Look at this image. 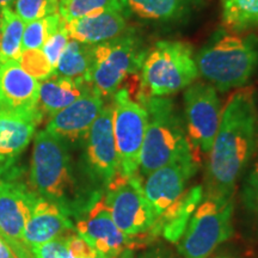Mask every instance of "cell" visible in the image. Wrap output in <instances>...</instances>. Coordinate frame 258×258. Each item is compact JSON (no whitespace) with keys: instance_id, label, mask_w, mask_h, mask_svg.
I'll list each match as a JSON object with an SVG mask.
<instances>
[{"instance_id":"obj_1","label":"cell","mask_w":258,"mask_h":258,"mask_svg":"<svg viewBox=\"0 0 258 258\" xmlns=\"http://www.w3.org/2000/svg\"><path fill=\"white\" fill-rule=\"evenodd\" d=\"M257 152L256 92L251 86H244L232 93L222 110L208 153L203 196L219 201L234 199L238 183Z\"/></svg>"},{"instance_id":"obj_2","label":"cell","mask_w":258,"mask_h":258,"mask_svg":"<svg viewBox=\"0 0 258 258\" xmlns=\"http://www.w3.org/2000/svg\"><path fill=\"white\" fill-rule=\"evenodd\" d=\"M29 186L76 220L103 196L93 190L80 169L77 170L70 147L46 129L34 137Z\"/></svg>"},{"instance_id":"obj_3","label":"cell","mask_w":258,"mask_h":258,"mask_svg":"<svg viewBox=\"0 0 258 258\" xmlns=\"http://www.w3.org/2000/svg\"><path fill=\"white\" fill-rule=\"evenodd\" d=\"M139 102L147 112V127L138 172L144 179L171 161L194 156V153L186 137L184 120L172 99L146 97Z\"/></svg>"},{"instance_id":"obj_4","label":"cell","mask_w":258,"mask_h":258,"mask_svg":"<svg viewBox=\"0 0 258 258\" xmlns=\"http://www.w3.org/2000/svg\"><path fill=\"white\" fill-rule=\"evenodd\" d=\"M195 60L200 76L217 91L244 88L258 69V38L221 34L206 44Z\"/></svg>"},{"instance_id":"obj_5","label":"cell","mask_w":258,"mask_h":258,"mask_svg":"<svg viewBox=\"0 0 258 258\" xmlns=\"http://www.w3.org/2000/svg\"><path fill=\"white\" fill-rule=\"evenodd\" d=\"M139 73L137 101L173 95L191 85L199 77L192 47L180 41L157 42L146 50Z\"/></svg>"},{"instance_id":"obj_6","label":"cell","mask_w":258,"mask_h":258,"mask_svg":"<svg viewBox=\"0 0 258 258\" xmlns=\"http://www.w3.org/2000/svg\"><path fill=\"white\" fill-rule=\"evenodd\" d=\"M146 48L133 31L93 46L90 84L103 99L112 97L129 76L140 72Z\"/></svg>"},{"instance_id":"obj_7","label":"cell","mask_w":258,"mask_h":258,"mask_svg":"<svg viewBox=\"0 0 258 258\" xmlns=\"http://www.w3.org/2000/svg\"><path fill=\"white\" fill-rule=\"evenodd\" d=\"M235 198L227 201L203 196L177 243L180 258H209L233 234Z\"/></svg>"},{"instance_id":"obj_8","label":"cell","mask_w":258,"mask_h":258,"mask_svg":"<svg viewBox=\"0 0 258 258\" xmlns=\"http://www.w3.org/2000/svg\"><path fill=\"white\" fill-rule=\"evenodd\" d=\"M112 133L117 152L120 176L137 175L147 127L145 106L132 96L131 90L121 88L112 96Z\"/></svg>"},{"instance_id":"obj_9","label":"cell","mask_w":258,"mask_h":258,"mask_svg":"<svg viewBox=\"0 0 258 258\" xmlns=\"http://www.w3.org/2000/svg\"><path fill=\"white\" fill-rule=\"evenodd\" d=\"M79 169L93 190L101 195H104L106 189L120 176L112 133L111 103L103 106L84 141Z\"/></svg>"},{"instance_id":"obj_10","label":"cell","mask_w":258,"mask_h":258,"mask_svg":"<svg viewBox=\"0 0 258 258\" xmlns=\"http://www.w3.org/2000/svg\"><path fill=\"white\" fill-rule=\"evenodd\" d=\"M102 199L112 220L124 234L129 237L145 235L147 240L157 219L145 196L143 178L139 173L128 178L118 176Z\"/></svg>"},{"instance_id":"obj_11","label":"cell","mask_w":258,"mask_h":258,"mask_svg":"<svg viewBox=\"0 0 258 258\" xmlns=\"http://www.w3.org/2000/svg\"><path fill=\"white\" fill-rule=\"evenodd\" d=\"M17 173L12 166L0 172V234L16 257L34 258L24 244L23 233L38 196L17 179Z\"/></svg>"},{"instance_id":"obj_12","label":"cell","mask_w":258,"mask_h":258,"mask_svg":"<svg viewBox=\"0 0 258 258\" xmlns=\"http://www.w3.org/2000/svg\"><path fill=\"white\" fill-rule=\"evenodd\" d=\"M221 102L209 83H192L184 92V124L194 156L207 154L221 121Z\"/></svg>"},{"instance_id":"obj_13","label":"cell","mask_w":258,"mask_h":258,"mask_svg":"<svg viewBox=\"0 0 258 258\" xmlns=\"http://www.w3.org/2000/svg\"><path fill=\"white\" fill-rule=\"evenodd\" d=\"M102 198L77 219L74 231L104 258H118L129 250L146 246L144 237H129L116 226Z\"/></svg>"},{"instance_id":"obj_14","label":"cell","mask_w":258,"mask_h":258,"mask_svg":"<svg viewBox=\"0 0 258 258\" xmlns=\"http://www.w3.org/2000/svg\"><path fill=\"white\" fill-rule=\"evenodd\" d=\"M194 156L180 158L160 167L143 179V188L156 219L160 218L184 195L190 179L198 171Z\"/></svg>"},{"instance_id":"obj_15","label":"cell","mask_w":258,"mask_h":258,"mask_svg":"<svg viewBox=\"0 0 258 258\" xmlns=\"http://www.w3.org/2000/svg\"><path fill=\"white\" fill-rule=\"evenodd\" d=\"M104 105V99L92 90L49 117L44 129L63 141L69 147L83 146L93 122L101 114Z\"/></svg>"},{"instance_id":"obj_16","label":"cell","mask_w":258,"mask_h":258,"mask_svg":"<svg viewBox=\"0 0 258 258\" xmlns=\"http://www.w3.org/2000/svg\"><path fill=\"white\" fill-rule=\"evenodd\" d=\"M41 109L0 110V172L14 165L43 120Z\"/></svg>"},{"instance_id":"obj_17","label":"cell","mask_w":258,"mask_h":258,"mask_svg":"<svg viewBox=\"0 0 258 258\" xmlns=\"http://www.w3.org/2000/svg\"><path fill=\"white\" fill-rule=\"evenodd\" d=\"M73 219L56 203L38 196L25 225L23 240L32 250L74 231Z\"/></svg>"},{"instance_id":"obj_18","label":"cell","mask_w":258,"mask_h":258,"mask_svg":"<svg viewBox=\"0 0 258 258\" xmlns=\"http://www.w3.org/2000/svg\"><path fill=\"white\" fill-rule=\"evenodd\" d=\"M40 82L18 61L0 63V110H28L38 106Z\"/></svg>"},{"instance_id":"obj_19","label":"cell","mask_w":258,"mask_h":258,"mask_svg":"<svg viewBox=\"0 0 258 258\" xmlns=\"http://www.w3.org/2000/svg\"><path fill=\"white\" fill-rule=\"evenodd\" d=\"M125 15L123 10H105L70 22L62 19L63 28L72 40L95 46L127 31Z\"/></svg>"},{"instance_id":"obj_20","label":"cell","mask_w":258,"mask_h":258,"mask_svg":"<svg viewBox=\"0 0 258 258\" xmlns=\"http://www.w3.org/2000/svg\"><path fill=\"white\" fill-rule=\"evenodd\" d=\"M92 90L91 84L85 79L69 78L54 74L49 79L40 83L38 108L43 115L51 117Z\"/></svg>"},{"instance_id":"obj_21","label":"cell","mask_w":258,"mask_h":258,"mask_svg":"<svg viewBox=\"0 0 258 258\" xmlns=\"http://www.w3.org/2000/svg\"><path fill=\"white\" fill-rule=\"evenodd\" d=\"M93 63V46L71 38L55 67V74L69 78L85 79L90 83Z\"/></svg>"},{"instance_id":"obj_22","label":"cell","mask_w":258,"mask_h":258,"mask_svg":"<svg viewBox=\"0 0 258 258\" xmlns=\"http://www.w3.org/2000/svg\"><path fill=\"white\" fill-rule=\"evenodd\" d=\"M125 11L152 22L175 21L185 12L186 0H121Z\"/></svg>"},{"instance_id":"obj_23","label":"cell","mask_w":258,"mask_h":258,"mask_svg":"<svg viewBox=\"0 0 258 258\" xmlns=\"http://www.w3.org/2000/svg\"><path fill=\"white\" fill-rule=\"evenodd\" d=\"M25 23L12 8L2 10V32H0V63L17 61L22 49Z\"/></svg>"},{"instance_id":"obj_24","label":"cell","mask_w":258,"mask_h":258,"mask_svg":"<svg viewBox=\"0 0 258 258\" xmlns=\"http://www.w3.org/2000/svg\"><path fill=\"white\" fill-rule=\"evenodd\" d=\"M222 21L227 28L241 32L258 28V0H221Z\"/></svg>"},{"instance_id":"obj_25","label":"cell","mask_w":258,"mask_h":258,"mask_svg":"<svg viewBox=\"0 0 258 258\" xmlns=\"http://www.w3.org/2000/svg\"><path fill=\"white\" fill-rule=\"evenodd\" d=\"M239 201L247 227L258 238V160L244 178Z\"/></svg>"},{"instance_id":"obj_26","label":"cell","mask_w":258,"mask_h":258,"mask_svg":"<svg viewBox=\"0 0 258 258\" xmlns=\"http://www.w3.org/2000/svg\"><path fill=\"white\" fill-rule=\"evenodd\" d=\"M62 24L59 12L25 23L22 49H42L43 44Z\"/></svg>"},{"instance_id":"obj_27","label":"cell","mask_w":258,"mask_h":258,"mask_svg":"<svg viewBox=\"0 0 258 258\" xmlns=\"http://www.w3.org/2000/svg\"><path fill=\"white\" fill-rule=\"evenodd\" d=\"M105 10L125 11L121 0H59L57 12L64 22H70Z\"/></svg>"},{"instance_id":"obj_28","label":"cell","mask_w":258,"mask_h":258,"mask_svg":"<svg viewBox=\"0 0 258 258\" xmlns=\"http://www.w3.org/2000/svg\"><path fill=\"white\" fill-rule=\"evenodd\" d=\"M17 61L25 72L40 83L55 74V69L51 66L42 49H25L22 51Z\"/></svg>"},{"instance_id":"obj_29","label":"cell","mask_w":258,"mask_h":258,"mask_svg":"<svg viewBox=\"0 0 258 258\" xmlns=\"http://www.w3.org/2000/svg\"><path fill=\"white\" fill-rule=\"evenodd\" d=\"M14 11L24 23L47 17L59 11V0H17Z\"/></svg>"},{"instance_id":"obj_30","label":"cell","mask_w":258,"mask_h":258,"mask_svg":"<svg viewBox=\"0 0 258 258\" xmlns=\"http://www.w3.org/2000/svg\"><path fill=\"white\" fill-rule=\"evenodd\" d=\"M70 36L67 34V31L63 28V21L61 27L57 29L56 32H54L51 36L46 41V43L42 47V51L44 53V55L47 56V59L51 63V66L55 69L57 61H59L61 54L63 53L64 48H66L67 43L70 42Z\"/></svg>"},{"instance_id":"obj_31","label":"cell","mask_w":258,"mask_h":258,"mask_svg":"<svg viewBox=\"0 0 258 258\" xmlns=\"http://www.w3.org/2000/svg\"><path fill=\"white\" fill-rule=\"evenodd\" d=\"M70 234V233H69ZM56 238L31 250L34 258H71L67 249V235Z\"/></svg>"},{"instance_id":"obj_32","label":"cell","mask_w":258,"mask_h":258,"mask_svg":"<svg viewBox=\"0 0 258 258\" xmlns=\"http://www.w3.org/2000/svg\"><path fill=\"white\" fill-rule=\"evenodd\" d=\"M118 258H177L175 253L164 246H146V249L135 252V250H129Z\"/></svg>"},{"instance_id":"obj_33","label":"cell","mask_w":258,"mask_h":258,"mask_svg":"<svg viewBox=\"0 0 258 258\" xmlns=\"http://www.w3.org/2000/svg\"><path fill=\"white\" fill-rule=\"evenodd\" d=\"M0 258H17L2 234H0Z\"/></svg>"},{"instance_id":"obj_34","label":"cell","mask_w":258,"mask_h":258,"mask_svg":"<svg viewBox=\"0 0 258 258\" xmlns=\"http://www.w3.org/2000/svg\"><path fill=\"white\" fill-rule=\"evenodd\" d=\"M16 2L17 0H0V10L6 8H14Z\"/></svg>"},{"instance_id":"obj_35","label":"cell","mask_w":258,"mask_h":258,"mask_svg":"<svg viewBox=\"0 0 258 258\" xmlns=\"http://www.w3.org/2000/svg\"><path fill=\"white\" fill-rule=\"evenodd\" d=\"M209 258H239L238 256H234V254L232 253H226V252H220V253H217L214 254V256H211Z\"/></svg>"},{"instance_id":"obj_36","label":"cell","mask_w":258,"mask_h":258,"mask_svg":"<svg viewBox=\"0 0 258 258\" xmlns=\"http://www.w3.org/2000/svg\"><path fill=\"white\" fill-rule=\"evenodd\" d=\"M71 258H72V257H71ZM86 258H104V257H103L101 253H97L96 256H92V257H86Z\"/></svg>"},{"instance_id":"obj_37","label":"cell","mask_w":258,"mask_h":258,"mask_svg":"<svg viewBox=\"0 0 258 258\" xmlns=\"http://www.w3.org/2000/svg\"><path fill=\"white\" fill-rule=\"evenodd\" d=\"M0 32H2V10H0Z\"/></svg>"}]
</instances>
